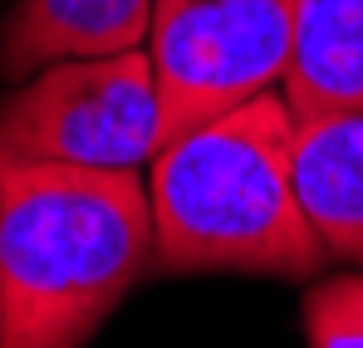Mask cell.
I'll return each mask as SVG.
<instances>
[{"label":"cell","mask_w":363,"mask_h":348,"mask_svg":"<svg viewBox=\"0 0 363 348\" xmlns=\"http://www.w3.org/2000/svg\"><path fill=\"white\" fill-rule=\"evenodd\" d=\"M295 191L329 260L363 270V113L295 118Z\"/></svg>","instance_id":"8992f818"},{"label":"cell","mask_w":363,"mask_h":348,"mask_svg":"<svg viewBox=\"0 0 363 348\" xmlns=\"http://www.w3.org/2000/svg\"><path fill=\"white\" fill-rule=\"evenodd\" d=\"M280 94L295 118L363 113V0H295Z\"/></svg>","instance_id":"52a82bcc"},{"label":"cell","mask_w":363,"mask_h":348,"mask_svg":"<svg viewBox=\"0 0 363 348\" xmlns=\"http://www.w3.org/2000/svg\"><path fill=\"white\" fill-rule=\"evenodd\" d=\"M152 265L167 275L314 280L329 260L295 191V113L265 89L147 162Z\"/></svg>","instance_id":"7a4b0ae2"},{"label":"cell","mask_w":363,"mask_h":348,"mask_svg":"<svg viewBox=\"0 0 363 348\" xmlns=\"http://www.w3.org/2000/svg\"><path fill=\"white\" fill-rule=\"evenodd\" d=\"M300 324L309 348H363V270L314 280L304 290Z\"/></svg>","instance_id":"ba28073f"},{"label":"cell","mask_w":363,"mask_h":348,"mask_svg":"<svg viewBox=\"0 0 363 348\" xmlns=\"http://www.w3.org/2000/svg\"><path fill=\"white\" fill-rule=\"evenodd\" d=\"M162 147V108L147 50L64 59L0 99V157L74 167H147Z\"/></svg>","instance_id":"3957f363"},{"label":"cell","mask_w":363,"mask_h":348,"mask_svg":"<svg viewBox=\"0 0 363 348\" xmlns=\"http://www.w3.org/2000/svg\"><path fill=\"white\" fill-rule=\"evenodd\" d=\"M157 0H15L0 20V79L20 84L64 59L143 50Z\"/></svg>","instance_id":"5b68a950"},{"label":"cell","mask_w":363,"mask_h":348,"mask_svg":"<svg viewBox=\"0 0 363 348\" xmlns=\"http://www.w3.org/2000/svg\"><path fill=\"white\" fill-rule=\"evenodd\" d=\"M295 0H157L147 59L162 142L275 89L290 64Z\"/></svg>","instance_id":"277c9868"},{"label":"cell","mask_w":363,"mask_h":348,"mask_svg":"<svg viewBox=\"0 0 363 348\" xmlns=\"http://www.w3.org/2000/svg\"><path fill=\"white\" fill-rule=\"evenodd\" d=\"M152 270L138 167L0 157V348H84Z\"/></svg>","instance_id":"6da1fadb"}]
</instances>
